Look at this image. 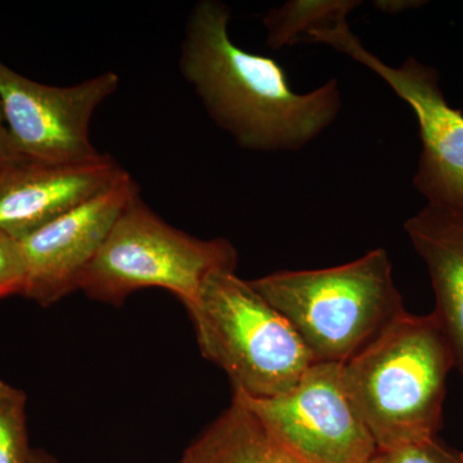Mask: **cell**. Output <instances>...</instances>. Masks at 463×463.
Listing matches in <instances>:
<instances>
[{
	"mask_svg": "<svg viewBox=\"0 0 463 463\" xmlns=\"http://www.w3.org/2000/svg\"><path fill=\"white\" fill-rule=\"evenodd\" d=\"M230 8L201 0L185 25L179 57L183 79L207 114L248 151H298L316 139L341 109L336 79L298 94L273 58L242 50L230 35Z\"/></svg>",
	"mask_w": 463,
	"mask_h": 463,
	"instance_id": "6da1fadb",
	"label": "cell"
},
{
	"mask_svg": "<svg viewBox=\"0 0 463 463\" xmlns=\"http://www.w3.org/2000/svg\"><path fill=\"white\" fill-rule=\"evenodd\" d=\"M455 358L437 316L405 310L341 364L347 397L377 449L438 437Z\"/></svg>",
	"mask_w": 463,
	"mask_h": 463,
	"instance_id": "7a4b0ae2",
	"label": "cell"
},
{
	"mask_svg": "<svg viewBox=\"0 0 463 463\" xmlns=\"http://www.w3.org/2000/svg\"><path fill=\"white\" fill-rule=\"evenodd\" d=\"M250 283L288 319L317 362L345 364L405 312L383 249L337 267L281 270Z\"/></svg>",
	"mask_w": 463,
	"mask_h": 463,
	"instance_id": "3957f363",
	"label": "cell"
},
{
	"mask_svg": "<svg viewBox=\"0 0 463 463\" xmlns=\"http://www.w3.org/2000/svg\"><path fill=\"white\" fill-rule=\"evenodd\" d=\"M187 310L203 355L246 397L281 395L318 364L288 319L233 270L213 273Z\"/></svg>",
	"mask_w": 463,
	"mask_h": 463,
	"instance_id": "277c9868",
	"label": "cell"
},
{
	"mask_svg": "<svg viewBox=\"0 0 463 463\" xmlns=\"http://www.w3.org/2000/svg\"><path fill=\"white\" fill-rule=\"evenodd\" d=\"M237 260L230 241L200 240L176 230L138 196L118 216L78 289L120 307L139 289L163 288L188 309L203 282L215 272H236Z\"/></svg>",
	"mask_w": 463,
	"mask_h": 463,
	"instance_id": "5b68a950",
	"label": "cell"
},
{
	"mask_svg": "<svg viewBox=\"0 0 463 463\" xmlns=\"http://www.w3.org/2000/svg\"><path fill=\"white\" fill-rule=\"evenodd\" d=\"M309 42L323 43L379 75L416 115L421 155L413 185L428 203L463 214V114L450 108L434 67L416 58L392 67L365 50L349 24L313 33Z\"/></svg>",
	"mask_w": 463,
	"mask_h": 463,
	"instance_id": "8992f818",
	"label": "cell"
},
{
	"mask_svg": "<svg viewBox=\"0 0 463 463\" xmlns=\"http://www.w3.org/2000/svg\"><path fill=\"white\" fill-rule=\"evenodd\" d=\"M265 430L301 463H368L376 441L347 397L341 364L318 362L274 398L233 392Z\"/></svg>",
	"mask_w": 463,
	"mask_h": 463,
	"instance_id": "52a82bcc",
	"label": "cell"
},
{
	"mask_svg": "<svg viewBox=\"0 0 463 463\" xmlns=\"http://www.w3.org/2000/svg\"><path fill=\"white\" fill-rule=\"evenodd\" d=\"M114 71L69 87L30 80L0 62V106L21 158L74 163L99 156L90 139L94 112L118 90Z\"/></svg>",
	"mask_w": 463,
	"mask_h": 463,
	"instance_id": "ba28073f",
	"label": "cell"
},
{
	"mask_svg": "<svg viewBox=\"0 0 463 463\" xmlns=\"http://www.w3.org/2000/svg\"><path fill=\"white\" fill-rule=\"evenodd\" d=\"M138 196V184L125 170L105 191L18 240L26 268L23 297L52 307L76 291L118 216Z\"/></svg>",
	"mask_w": 463,
	"mask_h": 463,
	"instance_id": "9c48e42d",
	"label": "cell"
},
{
	"mask_svg": "<svg viewBox=\"0 0 463 463\" xmlns=\"http://www.w3.org/2000/svg\"><path fill=\"white\" fill-rule=\"evenodd\" d=\"M125 170L108 154L74 163L0 165V232L21 240L114 184Z\"/></svg>",
	"mask_w": 463,
	"mask_h": 463,
	"instance_id": "30bf717a",
	"label": "cell"
},
{
	"mask_svg": "<svg viewBox=\"0 0 463 463\" xmlns=\"http://www.w3.org/2000/svg\"><path fill=\"white\" fill-rule=\"evenodd\" d=\"M404 230L428 267L437 300L432 313L463 376V214L426 205L405 222Z\"/></svg>",
	"mask_w": 463,
	"mask_h": 463,
	"instance_id": "8fae6325",
	"label": "cell"
},
{
	"mask_svg": "<svg viewBox=\"0 0 463 463\" xmlns=\"http://www.w3.org/2000/svg\"><path fill=\"white\" fill-rule=\"evenodd\" d=\"M178 463H301L265 430L248 408L232 399L212 425L184 450Z\"/></svg>",
	"mask_w": 463,
	"mask_h": 463,
	"instance_id": "7c38bea8",
	"label": "cell"
},
{
	"mask_svg": "<svg viewBox=\"0 0 463 463\" xmlns=\"http://www.w3.org/2000/svg\"><path fill=\"white\" fill-rule=\"evenodd\" d=\"M355 0H289L263 17L267 44L274 51L307 42L310 33L347 23Z\"/></svg>",
	"mask_w": 463,
	"mask_h": 463,
	"instance_id": "4fadbf2b",
	"label": "cell"
},
{
	"mask_svg": "<svg viewBox=\"0 0 463 463\" xmlns=\"http://www.w3.org/2000/svg\"><path fill=\"white\" fill-rule=\"evenodd\" d=\"M26 404L24 390L0 380V463L32 461Z\"/></svg>",
	"mask_w": 463,
	"mask_h": 463,
	"instance_id": "5bb4252c",
	"label": "cell"
},
{
	"mask_svg": "<svg viewBox=\"0 0 463 463\" xmlns=\"http://www.w3.org/2000/svg\"><path fill=\"white\" fill-rule=\"evenodd\" d=\"M368 463H461V452L441 443L437 438L377 449Z\"/></svg>",
	"mask_w": 463,
	"mask_h": 463,
	"instance_id": "9a60e30c",
	"label": "cell"
},
{
	"mask_svg": "<svg viewBox=\"0 0 463 463\" xmlns=\"http://www.w3.org/2000/svg\"><path fill=\"white\" fill-rule=\"evenodd\" d=\"M26 268L20 242L0 232V298L23 295Z\"/></svg>",
	"mask_w": 463,
	"mask_h": 463,
	"instance_id": "2e32d148",
	"label": "cell"
},
{
	"mask_svg": "<svg viewBox=\"0 0 463 463\" xmlns=\"http://www.w3.org/2000/svg\"><path fill=\"white\" fill-rule=\"evenodd\" d=\"M20 156L14 149L9 136L7 124H5V116H3L2 106H0V165L14 163L20 160Z\"/></svg>",
	"mask_w": 463,
	"mask_h": 463,
	"instance_id": "e0dca14e",
	"label": "cell"
},
{
	"mask_svg": "<svg viewBox=\"0 0 463 463\" xmlns=\"http://www.w3.org/2000/svg\"><path fill=\"white\" fill-rule=\"evenodd\" d=\"M385 5H383L380 3V7L383 9H388L389 12H392V9L394 8L395 12L404 11V9H411L413 7H420V5H423V2H383Z\"/></svg>",
	"mask_w": 463,
	"mask_h": 463,
	"instance_id": "ac0fdd59",
	"label": "cell"
},
{
	"mask_svg": "<svg viewBox=\"0 0 463 463\" xmlns=\"http://www.w3.org/2000/svg\"><path fill=\"white\" fill-rule=\"evenodd\" d=\"M30 463H60L50 453L43 449H33L32 461Z\"/></svg>",
	"mask_w": 463,
	"mask_h": 463,
	"instance_id": "d6986e66",
	"label": "cell"
},
{
	"mask_svg": "<svg viewBox=\"0 0 463 463\" xmlns=\"http://www.w3.org/2000/svg\"><path fill=\"white\" fill-rule=\"evenodd\" d=\"M461 463H463V452H461Z\"/></svg>",
	"mask_w": 463,
	"mask_h": 463,
	"instance_id": "ffe728a7",
	"label": "cell"
}]
</instances>
